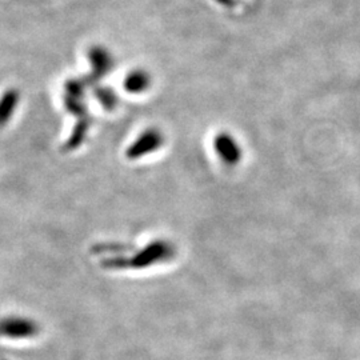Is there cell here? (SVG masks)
<instances>
[{"label":"cell","mask_w":360,"mask_h":360,"mask_svg":"<svg viewBox=\"0 0 360 360\" xmlns=\"http://www.w3.org/2000/svg\"><path fill=\"white\" fill-rule=\"evenodd\" d=\"M153 86V77L148 71L143 68H135L129 71L123 80V87L131 95H141L150 90Z\"/></svg>","instance_id":"5"},{"label":"cell","mask_w":360,"mask_h":360,"mask_svg":"<svg viewBox=\"0 0 360 360\" xmlns=\"http://www.w3.org/2000/svg\"><path fill=\"white\" fill-rule=\"evenodd\" d=\"M20 103V92L15 89L6 91L0 98V129L4 127L16 112Z\"/></svg>","instance_id":"6"},{"label":"cell","mask_w":360,"mask_h":360,"mask_svg":"<svg viewBox=\"0 0 360 360\" xmlns=\"http://www.w3.org/2000/svg\"><path fill=\"white\" fill-rule=\"evenodd\" d=\"M89 62L91 65L90 77H87V83H98L101 79L107 77L115 65V60L110 50L103 46H94L89 51Z\"/></svg>","instance_id":"3"},{"label":"cell","mask_w":360,"mask_h":360,"mask_svg":"<svg viewBox=\"0 0 360 360\" xmlns=\"http://www.w3.org/2000/svg\"><path fill=\"white\" fill-rule=\"evenodd\" d=\"M165 143V135L159 129H148L143 131L142 134L129 144L126 156L129 160L142 159L146 155L156 153Z\"/></svg>","instance_id":"2"},{"label":"cell","mask_w":360,"mask_h":360,"mask_svg":"<svg viewBox=\"0 0 360 360\" xmlns=\"http://www.w3.org/2000/svg\"><path fill=\"white\" fill-rule=\"evenodd\" d=\"M87 80L82 79H70L65 82V108L71 115L77 116V120H89V110L86 103V87Z\"/></svg>","instance_id":"1"},{"label":"cell","mask_w":360,"mask_h":360,"mask_svg":"<svg viewBox=\"0 0 360 360\" xmlns=\"http://www.w3.org/2000/svg\"><path fill=\"white\" fill-rule=\"evenodd\" d=\"M95 96L99 101V103L102 104V107L105 110H114L119 103V98L116 95L115 91L108 89V87H98L95 90Z\"/></svg>","instance_id":"7"},{"label":"cell","mask_w":360,"mask_h":360,"mask_svg":"<svg viewBox=\"0 0 360 360\" xmlns=\"http://www.w3.org/2000/svg\"><path fill=\"white\" fill-rule=\"evenodd\" d=\"M214 147L220 160H223L224 163L233 166L240 160V147L230 134H218L214 141Z\"/></svg>","instance_id":"4"}]
</instances>
